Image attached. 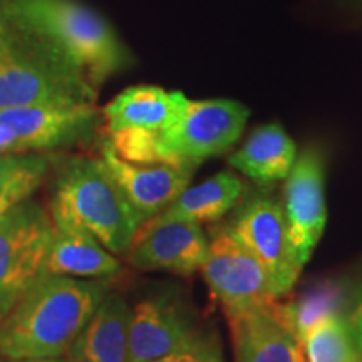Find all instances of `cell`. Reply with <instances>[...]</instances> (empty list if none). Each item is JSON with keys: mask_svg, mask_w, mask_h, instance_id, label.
Returning <instances> with one entry per match:
<instances>
[{"mask_svg": "<svg viewBox=\"0 0 362 362\" xmlns=\"http://www.w3.org/2000/svg\"><path fill=\"white\" fill-rule=\"evenodd\" d=\"M110 291L106 280L44 275L0 320V357H61Z\"/></svg>", "mask_w": 362, "mask_h": 362, "instance_id": "1", "label": "cell"}, {"mask_svg": "<svg viewBox=\"0 0 362 362\" xmlns=\"http://www.w3.org/2000/svg\"><path fill=\"white\" fill-rule=\"evenodd\" d=\"M96 99L98 88L64 49L0 7V110Z\"/></svg>", "mask_w": 362, "mask_h": 362, "instance_id": "2", "label": "cell"}, {"mask_svg": "<svg viewBox=\"0 0 362 362\" xmlns=\"http://www.w3.org/2000/svg\"><path fill=\"white\" fill-rule=\"evenodd\" d=\"M54 223L86 230L115 255L128 253L144 220L124 197L103 158H59L54 170Z\"/></svg>", "mask_w": 362, "mask_h": 362, "instance_id": "3", "label": "cell"}, {"mask_svg": "<svg viewBox=\"0 0 362 362\" xmlns=\"http://www.w3.org/2000/svg\"><path fill=\"white\" fill-rule=\"evenodd\" d=\"M0 7L64 49L96 88L131 64L110 22L79 0H0Z\"/></svg>", "mask_w": 362, "mask_h": 362, "instance_id": "4", "label": "cell"}, {"mask_svg": "<svg viewBox=\"0 0 362 362\" xmlns=\"http://www.w3.org/2000/svg\"><path fill=\"white\" fill-rule=\"evenodd\" d=\"M52 230L51 214L34 200L0 216V320L45 275Z\"/></svg>", "mask_w": 362, "mask_h": 362, "instance_id": "5", "label": "cell"}, {"mask_svg": "<svg viewBox=\"0 0 362 362\" xmlns=\"http://www.w3.org/2000/svg\"><path fill=\"white\" fill-rule=\"evenodd\" d=\"M248 115L242 103L230 99L185 98L180 115L160 133L163 149L173 166L194 170L206 158L228 151L238 141Z\"/></svg>", "mask_w": 362, "mask_h": 362, "instance_id": "6", "label": "cell"}, {"mask_svg": "<svg viewBox=\"0 0 362 362\" xmlns=\"http://www.w3.org/2000/svg\"><path fill=\"white\" fill-rule=\"evenodd\" d=\"M202 272L226 317L279 300L267 270L238 242L226 223L211 230Z\"/></svg>", "mask_w": 362, "mask_h": 362, "instance_id": "7", "label": "cell"}, {"mask_svg": "<svg viewBox=\"0 0 362 362\" xmlns=\"http://www.w3.org/2000/svg\"><path fill=\"white\" fill-rule=\"evenodd\" d=\"M101 126L94 104L21 106L0 110V128L11 139V153L47 151L93 141Z\"/></svg>", "mask_w": 362, "mask_h": 362, "instance_id": "8", "label": "cell"}, {"mask_svg": "<svg viewBox=\"0 0 362 362\" xmlns=\"http://www.w3.org/2000/svg\"><path fill=\"white\" fill-rule=\"evenodd\" d=\"M226 226L267 270L277 298L291 292L302 267L288 243L282 205L269 194H255L238 208Z\"/></svg>", "mask_w": 362, "mask_h": 362, "instance_id": "9", "label": "cell"}, {"mask_svg": "<svg viewBox=\"0 0 362 362\" xmlns=\"http://www.w3.org/2000/svg\"><path fill=\"white\" fill-rule=\"evenodd\" d=\"M200 330L192 307L176 292L144 297L131 309L126 362H149L168 356Z\"/></svg>", "mask_w": 362, "mask_h": 362, "instance_id": "10", "label": "cell"}, {"mask_svg": "<svg viewBox=\"0 0 362 362\" xmlns=\"http://www.w3.org/2000/svg\"><path fill=\"white\" fill-rule=\"evenodd\" d=\"M128 253L129 264L139 270L192 275L205 264L208 238L197 221L158 214L144 221Z\"/></svg>", "mask_w": 362, "mask_h": 362, "instance_id": "11", "label": "cell"}, {"mask_svg": "<svg viewBox=\"0 0 362 362\" xmlns=\"http://www.w3.org/2000/svg\"><path fill=\"white\" fill-rule=\"evenodd\" d=\"M284 211L292 253L298 265L304 267L322 237L327 221L324 166L314 149L302 153L287 176Z\"/></svg>", "mask_w": 362, "mask_h": 362, "instance_id": "12", "label": "cell"}, {"mask_svg": "<svg viewBox=\"0 0 362 362\" xmlns=\"http://www.w3.org/2000/svg\"><path fill=\"white\" fill-rule=\"evenodd\" d=\"M237 362H305L304 346L285 322L279 300L228 315Z\"/></svg>", "mask_w": 362, "mask_h": 362, "instance_id": "13", "label": "cell"}, {"mask_svg": "<svg viewBox=\"0 0 362 362\" xmlns=\"http://www.w3.org/2000/svg\"><path fill=\"white\" fill-rule=\"evenodd\" d=\"M101 158L123 189L124 197L144 221L166 210L180 193L188 188L194 171L181 166H143L123 161L115 155L106 139L101 143Z\"/></svg>", "mask_w": 362, "mask_h": 362, "instance_id": "14", "label": "cell"}, {"mask_svg": "<svg viewBox=\"0 0 362 362\" xmlns=\"http://www.w3.org/2000/svg\"><path fill=\"white\" fill-rule=\"evenodd\" d=\"M121 270L115 253L89 232L74 225L54 223L45 257V275L76 279H110Z\"/></svg>", "mask_w": 362, "mask_h": 362, "instance_id": "15", "label": "cell"}, {"mask_svg": "<svg viewBox=\"0 0 362 362\" xmlns=\"http://www.w3.org/2000/svg\"><path fill=\"white\" fill-rule=\"evenodd\" d=\"M131 309L119 292L107 291L72 344L69 356L83 362H126Z\"/></svg>", "mask_w": 362, "mask_h": 362, "instance_id": "16", "label": "cell"}, {"mask_svg": "<svg viewBox=\"0 0 362 362\" xmlns=\"http://www.w3.org/2000/svg\"><path fill=\"white\" fill-rule=\"evenodd\" d=\"M185 98L180 90H165L158 86L124 89L104 110L107 131H165L180 115Z\"/></svg>", "mask_w": 362, "mask_h": 362, "instance_id": "17", "label": "cell"}, {"mask_svg": "<svg viewBox=\"0 0 362 362\" xmlns=\"http://www.w3.org/2000/svg\"><path fill=\"white\" fill-rule=\"evenodd\" d=\"M296 143L280 124L257 128L228 163L257 183L285 180L296 165Z\"/></svg>", "mask_w": 362, "mask_h": 362, "instance_id": "18", "label": "cell"}, {"mask_svg": "<svg viewBox=\"0 0 362 362\" xmlns=\"http://www.w3.org/2000/svg\"><path fill=\"white\" fill-rule=\"evenodd\" d=\"M245 192V183L230 171L211 176L197 187L185 188L180 197L160 215L166 218L192 220L197 223L218 221L238 205Z\"/></svg>", "mask_w": 362, "mask_h": 362, "instance_id": "19", "label": "cell"}, {"mask_svg": "<svg viewBox=\"0 0 362 362\" xmlns=\"http://www.w3.org/2000/svg\"><path fill=\"white\" fill-rule=\"evenodd\" d=\"M51 170L42 153H0V216L37 192Z\"/></svg>", "mask_w": 362, "mask_h": 362, "instance_id": "20", "label": "cell"}, {"mask_svg": "<svg viewBox=\"0 0 362 362\" xmlns=\"http://www.w3.org/2000/svg\"><path fill=\"white\" fill-rule=\"evenodd\" d=\"M285 322L297 339L304 342L307 334L330 317L342 315L344 293L337 284L320 282L307 288L287 304H280Z\"/></svg>", "mask_w": 362, "mask_h": 362, "instance_id": "21", "label": "cell"}, {"mask_svg": "<svg viewBox=\"0 0 362 362\" xmlns=\"http://www.w3.org/2000/svg\"><path fill=\"white\" fill-rule=\"evenodd\" d=\"M305 362H354L361 357L342 315L330 317L307 334L302 342Z\"/></svg>", "mask_w": 362, "mask_h": 362, "instance_id": "22", "label": "cell"}, {"mask_svg": "<svg viewBox=\"0 0 362 362\" xmlns=\"http://www.w3.org/2000/svg\"><path fill=\"white\" fill-rule=\"evenodd\" d=\"M160 133L161 131L146 129L115 131V133H110L106 141L115 151V155L123 161L143 166H173L170 156L163 149Z\"/></svg>", "mask_w": 362, "mask_h": 362, "instance_id": "23", "label": "cell"}, {"mask_svg": "<svg viewBox=\"0 0 362 362\" xmlns=\"http://www.w3.org/2000/svg\"><path fill=\"white\" fill-rule=\"evenodd\" d=\"M149 362H225L216 334L200 332L192 341L168 356Z\"/></svg>", "mask_w": 362, "mask_h": 362, "instance_id": "24", "label": "cell"}, {"mask_svg": "<svg viewBox=\"0 0 362 362\" xmlns=\"http://www.w3.org/2000/svg\"><path fill=\"white\" fill-rule=\"evenodd\" d=\"M349 329H351L352 342H354L356 349L359 351V354H362V292L359 293V297H357L354 309L351 312Z\"/></svg>", "mask_w": 362, "mask_h": 362, "instance_id": "25", "label": "cell"}, {"mask_svg": "<svg viewBox=\"0 0 362 362\" xmlns=\"http://www.w3.org/2000/svg\"><path fill=\"white\" fill-rule=\"evenodd\" d=\"M0 362H66V359H61V357H47V359H6V357H0Z\"/></svg>", "mask_w": 362, "mask_h": 362, "instance_id": "26", "label": "cell"}, {"mask_svg": "<svg viewBox=\"0 0 362 362\" xmlns=\"http://www.w3.org/2000/svg\"><path fill=\"white\" fill-rule=\"evenodd\" d=\"M66 362H83V361H79V359H74V357H67V359H66Z\"/></svg>", "mask_w": 362, "mask_h": 362, "instance_id": "27", "label": "cell"}, {"mask_svg": "<svg viewBox=\"0 0 362 362\" xmlns=\"http://www.w3.org/2000/svg\"><path fill=\"white\" fill-rule=\"evenodd\" d=\"M354 362H362V357H357V359Z\"/></svg>", "mask_w": 362, "mask_h": 362, "instance_id": "28", "label": "cell"}]
</instances>
